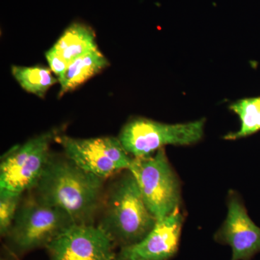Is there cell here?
<instances>
[{
  "mask_svg": "<svg viewBox=\"0 0 260 260\" xmlns=\"http://www.w3.org/2000/svg\"><path fill=\"white\" fill-rule=\"evenodd\" d=\"M23 194L0 192V235L4 239L16 216Z\"/></svg>",
  "mask_w": 260,
  "mask_h": 260,
  "instance_id": "15",
  "label": "cell"
},
{
  "mask_svg": "<svg viewBox=\"0 0 260 260\" xmlns=\"http://www.w3.org/2000/svg\"><path fill=\"white\" fill-rule=\"evenodd\" d=\"M205 119L184 124H164L135 118L123 126L118 138L133 158L149 156L166 145H189L204 135Z\"/></svg>",
  "mask_w": 260,
  "mask_h": 260,
  "instance_id": "6",
  "label": "cell"
},
{
  "mask_svg": "<svg viewBox=\"0 0 260 260\" xmlns=\"http://www.w3.org/2000/svg\"><path fill=\"white\" fill-rule=\"evenodd\" d=\"M215 239L231 246L232 260H249L260 251V229L235 194L229 198L226 219Z\"/></svg>",
  "mask_w": 260,
  "mask_h": 260,
  "instance_id": "10",
  "label": "cell"
},
{
  "mask_svg": "<svg viewBox=\"0 0 260 260\" xmlns=\"http://www.w3.org/2000/svg\"><path fill=\"white\" fill-rule=\"evenodd\" d=\"M0 260H11V259H10L9 258L2 257L1 259H0Z\"/></svg>",
  "mask_w": 260,
  "mask_h": 260,
  "instance_id": "17",
  "label": "cell"
},
{
  "mask_svg": "<svg viewBox=\"0 0 260 260\" xmlns=\"http://www.w3.org/2000/svg\"><path fill=\"white\" fill-rule=\"evenodd\" d=\"M105 179L84 171L67 158L51 154L32 194L65 212L76 225H95L102 210Z\"/></svg>",
  "mask_w": 260,
  "mask_h": 260,
  "instance_id": "1",
  "label": "cell"
},
{
  "mask_svg": "<svg viewBox=\"0 0 260 260\" xmlns=\"http://www.w3.org/2000/svg\"><path fill=\"white\" fill-rule=\"evenodd\" d=\"M183 216L177 209L161 220L140 242L120 248L116 260H169L179 248Z\"/></svg>",
  "mask_w": 260,
  "mask_h": 260,
  "instance_id": "9",
  "label": "cell"
},
{
  "mask_svg": "<svg viewBox=\"0 0 260 260\" xmlns=\"http://www.w3.org/2000/svg\"><path fill=\"white\" fill-rule=\"evenodd\" d=\"M230 109L239 116L241 127L239 131L225 135L224 139H240L260 130V97L241 99L232 104Z\"/></svg>",
  "mask_w": 260,
  "mask_h": 260,
  "instance_id": "14",
  "label": "cell"
},
{
  "mask_svg": "<svg viewBox=\"0 0 260 260\" xmlns=\"http://www.w3.org/2000/svg\"><path fill=\"white\" fill-rule=\"evenodd\" d=\"M121 173L105 191L97 225L119 249L140 242L157 222L134 176L128 169Z\"/></svg>",
  "mask_w": 260,
  "mask_h": 260,
  "instance_id": "2",
  "label": "cell"
},
{
  "mask_svg": "<svg viewBox=\"0 0 260 260\" xmlns=\"http://www.w3.org/2000/svg\"><path fill=\"white\" fill-rule=\"evenodd\" d=\"M109 66V60L99 49L75 59L58 79L60 83L59 97L78 88Z\"/></svg>",
  "mask_w": 260,
  "mask_h": 260,
  "instance_id": "12",
  "label": "cell"
},
{
  "mask_svg": "<svg viewBox=\"0 0 260 260\" xmlns=\"http://www.w3.org/2000/svg\"><path fill=\"white\" fill-rule=\"evenodd\" d=\"M50 69L58 77V79L64 75L69 64L54 51L52 47L45 54Z\"/></svg>",
  "mask_w": 260,
  "mask_h": 260,
  "instance_id": "16",
  "label": "cell"
},
{
  "mask_svg": "<svg viewBox=\"0 0 260 260\" xmlns=\"http://www.w3.org/2000/svg\"><path fill=\"white\" fill-rule=\"evenodd\" d=\"M128 170L134 176L145 204L157 220L179 209L180 186L164 148L149 156L133 158Z\"/></svg>",
  "mask_w": 260,
  "mask_h": 260,
  "instance_id": "5",
  "label": "cell"
},
{
  "mask_svg": "<svg viewBox=\"0 0 260 260\" xmlns=\"http://www.w3.org/2000/svg\"><path fill=\"white\" fill-rule=\"evenodd\" d=\"M95 31L88 25L75 23L70 25L52 48L68 64L80 56L96 50Z\"/></svg>",
  "mask_w": 260,
  "mask_h": 260,
  "instance_id": "11",
  "label": "cell"
},
{
  "mask_svg": "<svg viewBox=\"0 0 260 260\" xmlns=\"http://www.w3.org/2000/svg\"><path fill=\"white\" fill-rule=\"evenodd\" d=\"M55 141L61 145L67 158L103 179L127 170L133 160L119 138L114 137L75 138L59 135Z\"/></svg>",
  "mask_w": 260,
  "mask_h": 260,
  "instance_id": "7",
  "label": "cell"
},
{
  "mask_svg": "<svg viewBox=\"0 0 260 260\" xmlns=\"http://www.w3.org/2000/svg\"><path fill=\"white\" fill-rule=\"evenodd\" d=\"M56 129L37 135L3 154L0 160V192L23 194L31 191L45 170Z\"/></svg>",
  "mask_w": 260,
  "mask_h": 260,
  "instance_id": "4",
  "label": "cell"
},
{
  "mask_svg": "<svg viewBox=\"0 0 260 260\" xmlns=\"http://www.w3.org/2000/svg\"><path fill=\"white\" fill-rule=\"evenodd\" d=\"M65 212L41 201L32 193L21 200L5 246L13 257L47 246L75 225Z\"/></svg>",
  "mask_w": 260,
  "mask_h": 260,
  "instance_id": "3",
  "label": "cell"
},
{
  "mask_svg": "<svg viewBox=\"0 0 260 260\" xmlns=\"http://www.w3.org/2000/svg\"><path fill=\"white\" fill-rule=\"evenodd\" d=\"M116 246L95 225H73L51 242L49 260H116Z\"/></svg>",
  "mask_w": 260,
  "mask_h": 260,
  "instance_id": "8",
  "label": "cell"
},
{
  "mask_svg": "<svg viewBox=\"0 0 260 260\" xmlns=\"http://www.w3.org/2000/svg\"><path fill=\"white\" fill-rule=\"evenodd\" d=\"M11 72L23 90L42 99L45 97L48 90L59 81L51 74V69L43 67L13 65Z\"/></svg>",
  "mask_w": 260,
  "mask_h": 260,
  "instance_id": "13",
  "label": "cell"
}]
</instances>
